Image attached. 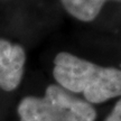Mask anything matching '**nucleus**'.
I'll return each mask as SVG.
<instances>
[{
    "mask_svg": "<svg viewBox=\"0 0 121 121\" xmlns=\"http://www.w3.org/2000/svg\"><path fill=\"white\" fill-rule=\"evenodd\" d=\"M105 121H121V99L114 105L112 112L110 113Z\"/></svg>",
    "mask_w": 121,
    "mask_h": 121,
    "instance_id": "5",
    "label": "nucleus"
},
{
    "mask_svg": "<svg viewBox=\"0 0 121 121\" xmlns=\"http://www.w3.org/2000/svg\"><path fill=\"white\" fill-rule=\"evenodd\" d=\"M73 17L82 22H91L98 15L107 0H60Z\"/></svg>",
    "mask_w": 121,
    "mask_h": 121,
    "instance_id": "4",
    "label": "nucleus"
},
{
    "mask_svg": "<svg viewBox=\"0 0 121 121\" xmlns=\"http://www.w3.org/2000/svg\"><path fill=\"white\" fill-rule=\"evenodd\" d=\"M18 114L20 121H94L96 118L90 102L58 85H48L43 98H24L18 105Z\"/></svg>",
    "mask_w": 121,
    "mask_h": 121,
    "instance_id": "2",
    "label": "nucleus"
},
{
    "mask_svg": "<svg viewBox=\"0 0 121 121\" xmlns=\"http://www.w3.org/2000/svg\"><path fill=\"white\" fill-rule=\"evenodd\" d=\"M25 62V49L20 45L0 38V89H17L24 75Z\"/></svg>",
    "mask_w": 121,
    "mask_h": 121,
    "instance_id": "3",
    "label": "nucleus"
},
{
    "mask_svg": "<svg viewBox=\"0 0 121 121\" xmlns=\"http://www.w3.org/2000/svg\"><path fill=\"white\" fill-rule=\"evenodd\" d=\"M53 75L62 87L83 93L90 103H102L121 95V69L102 67L69 53L56 55Z\"/></svg>",
    "mask_w": 121,
    "mask_h": 121,
    "instance_id": "1",
    "label": "nucleus"
}]
</instances>
